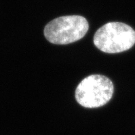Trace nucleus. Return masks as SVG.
Masks as SVG:
<instances>
[{"mask_svg":"<svg viewBox=\"0 0 135 135\" xmlns=\"http://www.w3.org/2000/svg\"><path fill=\"white\" fill-rule=\"evenodd\" d=\"M93 43L96 47L103 52L121 53L134 46L135 31L123 23H107L96 32Z\"/></svg>","mask_w":135,"mask_h":135,"instance_id":"1","label":"nucleus"},{"mask_svg":"<svg viewBox=\"0 0 135 135\" xmlns=\"http://www.w3.org/2000/svg\"><path fill=\"white\" fill-rule=\"evenodd\" d=\"M88 30L89 23L84 17L62 16L47 24L44 28V35L51 43L67 45L80 40Z\"/></svg>","mask_w":135,"mask_h":135,"instance_id":"2","label":"nucleus"},{"mask_svg":"<svg viewBox=\"0 0 135 135\" xmlns=\"http://www.w3.org/2000/svg\"><path fill=\"white\" fill-rule=\"evenodd\" d=\"M114 86L108 78L91 75L83 79L75 89V99L79 104L88 108H99L110 100Z\"/></svg>","mask_w":135,"mask_h":135,"instance_id":"3","label":"nucleus"}]
</instances>
